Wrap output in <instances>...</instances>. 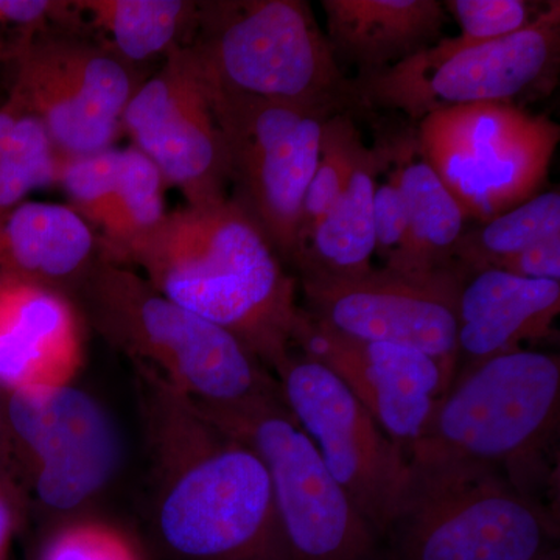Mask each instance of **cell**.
Returning <instances> with one entry per match:
<instances>
[{
	"label": "cell",
	"instance_id": "19",
	"mask_svg": "<svg viewBox=\"0 0 560 560\" xmlns=\"http://www.w3.org/2000/svg\"><path fill=\"white\" fill-rule=\"evenodd\" d=\"M101 254L97 231L69 205L27 200L0 215V279L70 296Z\"/></svg>",
	"mask_w": 560,
	"mask_h": 560
},
{
	"label": "cell",
	"instance_id": "34",
	"mask_svg": "<svg viewBox=\"0 0 560 560\" xmlns=\"http://www.w3.org/2000/svg\"><path fill=\"white\" fill-rule=\"evenodd\" d=\"M541 560H559V551L552 550L551 552H548L547 556H545Z\"/></svg>",
	"mask_w": 560,
	"mask_h": 560
},
{
	"label": "cell",
	"instance_id": "2",
	"mask_svg": "<svg viewBox=\"0 0 560 560\" xmlns=\"http://www.w3.org/2000/svg\"><path fill=\"white\" fill-rule=\"evenodd\" d=\"M139 382L162 540L189 560H280L270 475L259 456L189 397L140 372Z\"/></svg>",
	"mask_w": 560,
	"mask_h": 560
},
{
	"label": "cell",
	"instance_id": "10",
	"mask_svg": "<svg viewBox=\"0 0 560 560\" xmlns=\"http://www.w3.org/2000/svg\"><path fill=\"white\" fill-rule=\"evenodd\" d=\"M559 139V125L548 117L515 103H477L423 117L418 150L466 220L486 223L534 197Z\"/></svg>",
	"mask_w": 560,
	"mask_h": 560
},
{
	"label": "cell",
	"instance_id": "31",
	"mask_svg": "<svg viewBox=\"0 0 560 560\" xmlns=\"http://www.w3.org/2000/svg\"><path fill=\"white\" fill-rule=\"evenodd\" d=\"M407 201L396 176L390 172L385 183H378L374 194L375 253L385 261L396 256L407 238Z\"/></svg>",
	"mask_w": 560,
	"mask_h": 560
},
{
	"label": "cell",
	"instance_id": "16",
	"mask_svg": "<svg viewBox=\"0 0 560 560\" xmlns=\"http://www.w3.org/2000/svg\"><path fill=\"white\" fill-rule=\"evenodd\" d=\"M294 348L329 368L407 453L455 378L451 368L420 350L349 337L313 318L305 308Z\"/></svg>",
	"mask_w": 560,
	"mask_h": 560
},
{
	"label": "cell",
	"instance_id": "32",
	"mask_svg": "<svg viewBox=\"0 0 560 560\" xmlns=\"http://www.w3.org/2000/svg\"><path fill=\"white\" fill-rule=\"evenodd\" d=\"M497 270L528 279L560 280V232L501 261Z\"/></svg>",
	"mask_w": 560,
	"mask_h": 560
},
{
	"label": "cell",
	"instance_id": "24",
	"mask_svg": "<svg viewBox=\"0 0 560 560\" xmlns=\"http://www.w3.org/2000/svg\"><path fill=\"white\" fill-rule=\"evenodd\" d=\"M165 187L160 171L145 154L132 145L120 149L119 178L108 220L98 232L105 259L119 261L160 228L168 213Z\"/></svg>",
	"mask_w": 560,
	"mask_h": 560
},
{
	"label": "cell",
	"instance_id": "12",
	"mask_svg": "<svg viewBox=\"0 0 560 560\" xmlns=\"http://www.w3.org/2000/svg\"><path fill=\"white\" fill-rule=\"evenodd\" d=\"M275 372L283 404L327 470L388 544L410 489L408 453L329 368L293 352Z\"/></svg>",
	"mask_w": 560,
	"mask_h": 560
},
{
	"label": "cell",
	"instance_id": "27",
	"mask_svg": "<svg viewBox=\"0 0 560 560\" xmlns=\"http://www.w3.org/2000/svg\"><path fill=\"white\" fill-rule=\"evenodd\" d=\"M363 145L360 131L348 114L337 113L327 119L320 140L318 167L302 206L300 250L296 261L312 232L341 197Z\"/></svg>",
	"mask_w": 560,
	"mask_h": 560
},
{
	"label": "cell",
	"instance_id": "22",
	"mask_svg": "<svg viewBox=\"0 0 560 560\" xmlns=\"http://www.w3.org/2000/svg\"><path fill=\"white\" fill-rule=\"evenodd\" d=\"M394 176L407 201L408 230L404 246L385 261L386 270L404 275H431L456 270L453 250L464 234L458 202L436 172L420 156L394 153Z\"/></svg>",
	"mask_w": 560,
	"mask_h": 560
},
{
	"label": "cell",
	"instance_id": "5",
	"mask_svg": "<svg viewBox=\"0 0 560 560\" xmlns=\"http://www.w3.org/2000/svg\"><path fill=\"white\" fill-rule=\"evenodd\" d=\"M186 47L210 86L228 94L335 110L355 97L302 0L198 2Z\"/></svg>",
	"mask_w": 560,
	"mask_h": 560
},
{
	"label": "cell",
	"instance_id": "25",
	"mask_svg": "<svg viewBox=\"0 0 560 560\" xmlns=\"http://www.w3.org/2000/svg\"><path fill=\"white\" fill-rule=\"evenodd\" d=\"M60 164L43 125L9 97L0 103V215L32 191L57 186Z\"/></svg>",
	"mask_w": 560,
	"mask_h": 560
},
{
	"label": "cell",
	"instance_id": "23",
	"mask_svg": "<svg viewBox=\"0 0 560 560\" xmlns=\"http://www.w3.org/2000/svg\"><path fill=\"white\" fill-rule=\"evenodd\" d=\"M81 18L105 33L108 46L138 68L186 46L195 31L194 0H72Z\"/></svg>",
	"mask_w": 560,
	"mask_h": 560
},
{
	"label": "cell",
	"instance_id": "15",
	"mask_svg": "<svg viewBox=\"0 0 560 560\" xmlns=\"http://www.w3.org/2000/svg\"><path fill=\"white\" fill-rule=\"evenodd\" d=\"M459 270L404 275L372 270L359 279L302 276L313 318L359 340L420 350L456 372Z\"/></svg>",
	"mask_w": 560,
	"mask_h": 560
},
{
	"label": "cell",
	"instance_id": "33",
	"mask_svg": "<svg viewBox=\"0 0 560 560\" xmlns=\"http://www.w3.org/2000/svg\"><path fill=\"white\" fill-rule=\"evenodd\" d=\"M16 523V506H14L13 493L7 488L5 482L0 481V560L9 547L11 534Z\"/></svg>",
	"mask_w": 560,
	"mask_h": 560
},
{
	"label": "cell",
	"instance_id": "26",
	"mask_svg": "<svg viewBox=\"0 0 560 560\" xmlns=\"http://www.w3.org/2000/svg\"><path fill=\"white\" fill-rule=\"evenodd\" d=\"M560 232V194L558 189L534 195L478 230L460 235L453 250L463 275L499 267L501 261L517 256L529 246Z\"/></svg>",
	"mask_w": 560,
	"mask_h": 560
},
{
	"label": "cell",
	"instance_id": "17",
	"mask_svg": "<svg viewBox=\"0 0 560 560\" xmlns=\"http://www.w3.org/2000/svg\"><path fill=\"white\" fill-rule=\"evenodd\" d=\"M84 326L69 294L0 279V388L72 383L83 361Z\"/></svg>",
	"mask_w": 560,
	"mask_h": 560
},
{
	"label": "cell",
	"instance_id": "9",
	"mask_svg": "<svg viewBox=\"0 0 560 560\" xmlns=\"http://www.w3.org/2000/svg\"><path fill=\"white\" fill-rule=\"evenodd\" d=\"M560 57V3L525 31L475 43L441 38L381 72L359 77L353 95L420 121L436 110L477 103H514L555 79Z\"/></svg>",
	"mask_w": 560,
	"mask_h": 560
},
{
	"label": "cell",
	"instance_id": "13",
	"mask_svg": "<svg viewBox=\"0 0 560 560\" xmlns=\"http://www.w3.org/2000/svg\"><path fill=\"white\" fill-rule=\"evenodd\" d=\"M3 423L25 463L33 493L54 511H70L102 492L124 460L116 420L72 383L9 390Z\"/></svg>",
	"mask_w": 560,
	"mask_h": 560
},
{
	"label": "cell",
	"instance_id": "3",
	"mask_svg": "<svg viewBox=\"0 0 560 560\" xmlns=\"http://www.w3.org/2000/svg\"><path fill=\"white\" fill-rule=\"evenodd\" d=\"M70 298L84 324L124 352L140 374L198 404L280 394L278 381L234 335L162 296L138 271L102 254Z\"/></svg>",
	"mask_w": 560,
	"mask_h": 560
},
{
	"label": "cell",
	"instance_id": "29",
	"mask_svg": "<svg viewBox=\"0 0 560 560\" xmlns=\"http://www.w3.org/2000/svg\"><path fill=\"white\" fill-rule=\"evenodd\" d=\"M444 9L458 22L460 36L475 43L525 31L541 13L523 0H448Z\"/></svg>",
	"mask_w": 560,
	"mask_h": 560
},
{
	"label": "cell",
	"instance_id": "4",
	"mask_svg": "<svg viewBox=\"0 0 560 560\" xmlns=\"http://www.w3.org/2000/svg\"><path fill=\"white\" fill-rule=\"evenodd\" d=\"M559 400L558 355L517 349L482 361L455 375L410 463L492 469L534 492L547 469Z\"/></svg>",
	"mask_w": 560,
	"mask_h": 560
},
{
	"label": "cell",
	"instance_id": "21",
	"mask_svg": "<svg viewBox=\"0 0 560 560\" xmlns=\"http://www.w3.org/2000/svg\"><path fill=\"white\" fill-rule=\"evenodd\" d=\"M394 151L363 145L334 208L312 232L294 267L302 276L359 279L370 275L374 242V194Z\"/></svg>",
	"mask_w": 560,
	"mask_h": 560
},
{
	"label": "cell",
	"instance_id": "30",
	"mask_svg": "<svg viewBox=\"0 0 560 560\" xmlns=\"http://www.w3.org/2000/svg\"><path fill=\"white\" fill-rule=\"evenodd\" d=\"M39 560H139L128 540L102 523H73L58 530Z\"/></svg>",
	"mask_w": 560,
	"mask_h": 560
},
{
	"label": "cell",
	"instance_id": "14",
	"mask_svg": "<svg viewBox=\"0 0 560 560\" xmlns=\"http://www.w3.org/2000/svg\"><path fill=\"white\" fill-rule=\"evenodd\" d=\"M121 132L176 187L186 206L223 201L230 154L208 81L186 46L143 80L121 116Z\"/></svg>",
	"mask_w": 560,
	"mask_h": 560
},
{
	"label": "cell",
	"instance_id": "1",
	"mask_svg": "<svg viewBox=\"0 0 560 560\" xmlns=\"http://www.w3.org/2000/svg\"><path fill=\"white\" fill-rule=\"evenodd\" d=\"M180 307L230 331L271 371L294 352L296 282L230 198L184 206L119 261Z\"/></svg>",
	"mask_w": 560,
	"mask_h": 560
},
{
	"label": "cell",
	"instance_id": "28",
	"mask_svg": "<svg viewBox=\"0 0 560 560\" xmlns=\"http://www.w3.org/2000/svg\"><path fill=\"white\" fill-rule=\"evenodd\" d=\"M119 167L120 149L117 147L88 156L61 158L57 186L65 190L70 208L97 234L108 220Z\"/></svg>",
	"mask_w": 560,
	"mask_h": 560
},
{
	"label": "cell",
	"instance_id": "20",
	"mask_svg": "<svg viewBox=\"0 0 560 560\" xmlns=\"http://www.w3.org/2000/svg\"><path fill=\"white\" fill-rule=\"evenodd\" d=\"M320 5L335 57L357 66L359 77L429 49L447 21L438 0H323Z\"/></svg>",
	"mask_w": 560,
	"mask_h": 560
},
{
	"label": "cell",
	"instance_id": "6",
	"mask_svg": "<svg viewBox=\"0 0 560 560\" xmlns=\"http://www.w3.org/2000/svg\"><path fill=\"white\" fill-rule=\"evenodd\" d=\"M270 475L282 560H388V544L357 511L280 394L228 405L195 401Z\"/></svg>",
	"mask_w": 560,
	"mask_h": 560
},
{
	"label": "cell",
	"instance_id": "7",
	"mask_svg": "<svg viewBox=\"0 0 560 560\" xmlns=\"http://www.w3.org/2000/svg\"><path fill=\"white\" fill-rule=\"evenodd\" d=\"M556 536L536 493L501 471L411 464L388 560H541Z\"/></svg>",
	"mask_w": 560,
	"mask_h": 560
},
{
	"label": "cell",
	"instance_id": "8",
	"mask_svg": "<svg viewBox=\"0 0 560 560\" xmlns=\"http://www.w3.org/2000/svg\"><path fill=\"white\" fill-rule=\"evenodd\" d=\"M75 28L18 33L0 47L11 73L7 97L43 125L61 158L116 147L121 116L143 81L108 44Z\"/></svg>",
	"mask_w": 560,
	"mask_h": 560
},
{
	"label": "cell",
	"instance_id": "18",
	"mask_svg": "<svg viewBox=\"0 0 560 560\" xmlns=\"http://www.w3.org/2000/svg\"><path fill=\"white\" fill-rule=\"evenodd\" d=\"M559 312L560 282L521 278L497 268L471 272L458 298L455 375L522 349V341L548 337Z\"/></svg>",
	"mask_w": 560,
	"mask_h": 560
},
{
	"label": "cell",
	"instance_id": "11",
	"mask_svg": "<svg viewBox=\"0 0 560 560\" xmlns=\"http://www.w3.org/2000/svg\"><path fill=\"white\" fill-rule=\"evenodd\" d=\"M209 88L230 154L228 198L260 228L279 259L294 265L302 206L318 167L324 125L342 110Z\"/></svg>",
	"mask_w": 560,
	"mask_h": 560
}]
</instances>
